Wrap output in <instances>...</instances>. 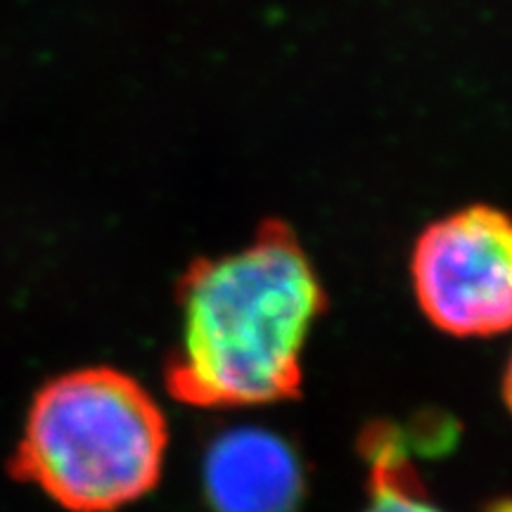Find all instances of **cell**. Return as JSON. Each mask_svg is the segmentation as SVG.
Here are the masks:
<instances>
[{
  "label": "cell",
  "instance_id": "cell-1",
  "mask_svg": "<svg viewBox=\"0 0 512 512\" xmlns=\"http://www.w3.org/2000/svg\"><path fill=\"white\" fill-rule=\"evenodd\" d=\"M325 306L294 230L266 221L249 245L192 261L178 280L181 339L166 361V389L197 408L294 399L304 347Z\"/></svg>",
  "mask_w": 512,
  "mask_h": 512
},
{
  "label": "cell",
  "instance_id": "cell-2",
  "mask_svg": "<svg viewBox=\"0 0 512 512\" xmlns=\"http://www.w3.org/2000/svg\"><path fill=\"white\" fill-rule=\"evenodd\" d=\"M169 430L143 384L114 368H79L31 401L10 475L69 512H112L162 477Z\"/></svg>",
  "mask_w": 512,
  "mask_h": 512
},
{
  "label": "cell",
  "instance_id": "cell-3",
  "mask_svg": "<svg viewBox=\"0 0 512 512\" xmlns=\"http://www.w3.org/2000/svg\"><path fill=\"white\" fill-rule=\"evenodd\" d=\"M420 311L453 337L512 330V216L472 204L427 226L411 252Z\"/></svg>",
  "mask_w": 512,
  "mask_h": 512
},
{
  "label": "cell",
  "instance_id": "cell-4",
  "mask_svg": "<svg viewBox=\"0 0 512 512\" xmlns=\"http://www.w3.org/2000/svg\"><path fill=\"white\" fill-rule=\"evenodd\" d=\"M202 482L214 512H299L306 491L297 451L264 427H233L211 441Z\"/></svg>",
  "mask_w": 512,
  "mask_h": 512
},
{
  "label": "cell",
  "instance_id": "cell-5",
  "mask_svg": "<svg viewBox=\"0 0 512 512\" xmlns=\"http://www.w3.org/2000/svg\"><path fill=\"white\" fill-rule=\"evenodd\" d=\"M363 453L370 463L366 512H446L422 486L399 432L377 425L363 439ZM494 512H512V503L496 505Z\"/></svg>",
  "mask_w": 512,
  "mask_h": 512
},
{
  "label": "cell",
  "instance_id": "cell-6",
  "mask_svg": "<svg viewBox=\"0 0 512 512\" xmlns=\"http://www.w3.org/2000/svg\"><path fill=\"white\" fill-rule=\"evenodd\" d=\"M503 396H505V403H508L510 411H512V356H510L508 368H505V377H503Z\"/></svg>",
  "mask_w": 512,
  "mask_h": 512
}]
</instances>
